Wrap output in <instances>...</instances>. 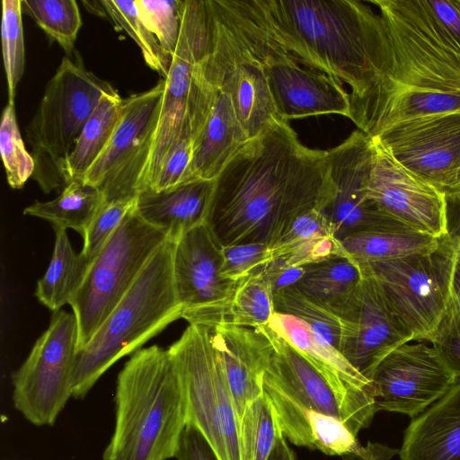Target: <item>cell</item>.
<instances>
[{
  "instance_id": "6da1fadb",
  "label": "cell",
  "mask_w": 460,
  "mask_h": 460,
  "mask_svg": "<svg viewBox=\"0 0 460 460\" xmlns=\"http://www.w3.org/2000/svg\"><path fill=\"white\" fill-rule=\"evenodd\" d=\"M332 193L327 152L303 145L279 119L250 139L214 180L207 224L222 247H272L297 217L322 211Z\"/></svg>"
},
{
  "instance_id": "7a4b0ae2",
  "label": "cell",
  "mask_w": 460,
  "mask_h": 460,
  "mask_svg": "<svg viewBox=\"0 0 460 460\" xmlns=\"http://www.w3.org/2000/svg\"><path fill=\"white\" fill-rule=\"evenodd\" d=\"M380 15L368 93L351 120L373 137L420 116L460 113V46L425 0H370Z\"/></svg>"
},
{
  "instance_id": "3957f363",
  "label": "cell",
  "mask_w": 460,
  "mask_h": 460,
  "mask_svg": "<svg viewBox=\"0 0 460 460\" xmlns=\"http://www.w3.org/2000/svg\"><path fill=\"white\" fill-rule=\"evenodd\" d=\"M253 4L273 36L301 65L349 84L351 119L371 85L379 13L358 0Z\"/></svg>"
},
{
  "instance_id": "277c9868",
  "label": "cell",
  "mask_w": 460,
  "mask_h": 460,
  "mask_svg": "<svg viewBox=\"0 0 460 460\" xmlns=\"http://www.w3.org/2000/svg\"><path fill=\"white\" fill-rule=\"evenodd\" d=\"M115 423L102 460H169L187 425L183 381L169 349H139L119 371Z\"/></svg>"
},
{
  "instance_id": "5b68a950",
  "label": "cell",
  "mask_w": 460,
  "mask_h": 460,
  "mask_svg": "<svg viewBox=\"0 0 460 460\" xmlns=\"http://www.w3.org/2000/svg\"><path fill=\"white\" fill-rule=\"evenodd\" d=\"M174 242L153 254L128 293L90 341L76 351L72 397L82 399L119 358L136 352L182 316L172 276Z\"/></svg>"
},
{
  "instance_id": "8992f818",
  "label": "cell",
  "mask_w": 460,
  "mask_h": 460,
  "mask_svg": "<svg viewBox=\"0 0 460 460\" xmlns=\"http://www.w3.org/2000/svg\"><path fill=\"white\" fill-rule=\"evenodd\" d=\"M115 91L79 61L62 58L25 128L35 163L32 179L43 192L61 191L70 183L67 160L102 95Z\"/></svg>"
},
{
  "instance_id": "52a82bcc",
  "label": "cell",
  "mask_w": 460,
  "mask_h": 460,
  "mask_svg": "<svg viewBox=\"0 0 460 460\" xmlns=\"http://www.w3.org/2000/svg\"><path fill=\"white\" fill-rule=\"evenodd\" d=\"M169 351L181 373L187 423L196 426L219 460H243L240 420L212 327L189 323Z\"/></svg>"
},
{
  "instance_id": "ba28073f",
  "label": "cell",
  "mask_w": 460,
  "mask_h": 460,
  "mask_svg": "<svg viewBox=\"0 0 460 460\" xmlns=\"http://www.w3.org/2000/svg\"><path fill=\"white\" fill-rule=\"evenodd\" d=\"M135 208L128 213L91 262L69 304L77 323V350L90 341L153 254L167 240L163 232L142 220Z\"/></svg>"
},
{
  "instance_id": "9c48e42d",
  "label": "cell",
  "mask_w": 460,
  "mask_h": 460,
  "mask_svg": "<svg viewBox=\"0 0 460 460\" xmlns=\"http://www.w3.org/2000/svg\"><path fill=\"white\" fill-rule=\"evenodd\" d=\"M458 256L446 234L432 252L367 264L413 341H429L445 316Z\"/></svg>"
},
{
  "instance_id": "30bf717a",
  "label": "cell",
  "mask_w": 460,
  "mask_h": 460,
  "mask_svg": "<svg viewBox=\"0 0 460 460\" xmlns=\"http://www.w3.org/2000/svg\"><path fill=\"white\" fill-rule=\"evenodd\" d=\"M239 36L263 69L280 119L339 114L350 119L349 93L342 83L301 65L260 20H249Z\"/></svg>"
},
{
  "instance_id": "8fae6325",
  "label": "cell",
  "mask_w": 460,
  "mask_h": 460,
  "mask_svg": "<svg viewBox=\"0 0 460 460\" xmlns=\"http://www.w3.org/2000/svg\"><path fill=\"white\" fill-rule=\"evenodd\" d=\"M165 82L122 100L117 128L84 177L106 202L134 199L146 189Z\"/></svg>"
},
{
  "instance_id": "7c38bea8",
  "label": "cell",
  "mask_w": 460,
  "mask_h": 460,
  "mask_svg": "<svg viewBox=\"0 0 460 460\" xmlns=\"http://www.w3.org/2000/svg\"><path fill=\"white\" fill-rule=\"evenodd\" d=\"M77 323L74 313L53 312L48 329L13 374L14 408L36 426H52L72 397Z\"/></svg>"
},
{
  "instance_id": "4fadbf2b",
  "label": "cell",
  "mask_w": 460,
  "mask_h": 460,
  "mask_svg": "<svg viewBox=\"0 0 460 460\" xmlns=\"http://www.w3.org/2000/svg\"><path fill=\"white\" fill-rule=\"evenodd\" d=\"M211 38L200 62L206 79L226 94L250 139L261 135L280 118L263 69L236 33L208 0Z\"/></svg>"
},
{
  "instance_id": "5bb4252c",
  "label": "cell",
  "mask_w": 460,
  "mask_h": 460,
  "mask_svg": "<svg viewBox=\"0 0 460 460\" xmlns=\"http://www.w3.org/2000/svg\"><path fill=\"white\" fill-rule=\"evenodd\" d=\"M167 77L146 189L152 186L171 152L197 137L211 111L216 89L206 79L202 49L179 35Z\"/></svg>"
},
{
  "instance_id": "9a60e30c",
  "label": "cell",
  "mask_w": 460,
  "mask_h": 460,
  "mask_svg": "<svg viewBox=\"0 0 460 460\" xmlns=\"http://www.w3.org/2000/svg\"><path fill=\"white\" fill-rule=\"evenodd\" d=\"M256 329L273 348L264 380L303 406L338 418L355 436L370 425L376 411L369 394L333 384L269 323Z\"/></svg>"
},
{
  "instance_id": "2e32d148",
  "label": "cell",
  "mask_w": 460,
  "mask_h": 460,
  "mask_svg": "<svg viewBox=\"0 0 460 460\" xmlns=\"http://www.w3.org/2000/svg\"><path fill=\"white\" fill-rule=\"evenodd\" d=\"M456 380L430 342L410 341L376 367L370 379L375 409L413 419L445 395Z\"/></svg>"
},
{
  "instance_id": "e0dca14e",
  "label": "cell",
  "mask_w": 460,
  "mask_h": 460,
  "mask_svg": "<svg viewBox=\"0 0 460 460\" xmlns=\"http://www.w3.org/2000/svg\"><path fill=\"white\" fill-rule=\"evenodd\" d=\"M326 152L332 193L321 212L340 241L363 232L413 230L385 214L367 197L369 136L357 129Z\"/></svg>"
},
{
  "instance_id": "ac0fdd59",
  "label": "cell",
  "mask_w": 460,
  "mask_h": 460,
  "mask_svg": "<svg viewBox=\"0 0 460 460\" xmlns=\"http://www.w3.org/2000/svg\"><path fill=\"white\" fill-rule=\"evenodd\" d=\"M367 194L385 214L438 239L447 231L446 193L406 169L377 137H370Z\"/></svg>"
},
{
  "instance_id": "d6986e66",
  "label": "cell",
  "mask_w": 460,
  "mask_h": 460,
  "mask_svg": "<svg viewBox=\"0 0 460 460\" xmlns=\"http://www.w3.org/2000/svg\"><path fill=\"white\" fill-rule=\"evenodd\" d=\"M406 169L445 193L460 168V113L414 118L376 136Z\"/></svg>"
},
{
  "instance_id": "ffe728a7",
  "label": "cell",
  "mask_w": 460,
  "mask_h": 460,
  "mask_svg": "<svg viewBox=\"0 0 460 460\" xmlns=\"http://www.w3.org/2000/svg\"><path fill=\"white\" fill-rule=\"evenodd\" d=\"M360 265L362 279L341 312L348 323L341 353L370 382L378 364L413 338L389 307L369 267Z\"/></svg>"
},
{
  "instance_id": "44dd1931",
  "label": "cell",
  "mask_w": 460,
  "mask_h": 460,
  "mask_svg": "<svg viewBox=\"0 0 460 460\" xmlns=\"http://www.w3.org/2000/svg\"><path fill=\"white\" fill-rule=\"evenodd\" d=\"M222 246L207 223L174 242V288L183 309L181 318L189 323H196L233 295L238 281L222 276Z\"/></svg>"
},
{
  "instance_id": "7402d4cb",
  "label": "cell",
  "mask_w": 460,
  "mask_h": 460,
  "mask_svg": "<svg viewBox=\"0 0 460 460\" xmlns=\"http://www.w3.org/2000/svg\"><path fill=\"white\" fill-rule=\"evenodd\" d=\"M212 341L221 356L240 420L246 407L264 393L272 345L260 329L236 325L212 327Z\"/></svg>"
},
{
  "instance_id": "603a6c76",
  "label": "cell",
  "mask_w": 460,
  "mask_h": 460,
  "mask_svg": "<svg viewBox=\"0 0 460 460\" xmlns=\"http://www.w3.org/2000/svg\"><path fill=\"white\" fill-rule=\"evenodd\" d=\"M214 180L196 179L175 187L145 189L136 199V212L148 225L176 242L183 234L207 223Z\"/></svg>"
},
{
  "instance_id": "cb8c5ba5",
  "label": "cell",
  "mask_w": 460,
  "mask_h": 460,
  "mask_svg": "<svg viewBox=\"0 0 460 460\" xmlns=\"http://www.w3.org/2000/svg\"><path fill=\"white\" fill-rule=\"evenodd\" d=\"M264 391L275 407L284 437L293 444L341 456L361 447L338 418L303 406L266 380Z\"/></svg>"
},
{
  "instance_id": "d4e9b609",
  "label": "cell",
  "mask_w": 460,
  "mask_h": 460,
  "mask_svg": "<svg viewBox=\"0 0 460 460\" xmlns=\"http://www.w3.org/2000/svg\"><path fill=\"white\" fill-rule=\"evenodd\" d=\"M399 456L401 460H460V380L412 419Z\"/></svg>"
},
{
  "instance_id": "484cf974",
  "label": "cell",
  "mask_w": 460,
  "mask_h": 460,
  "mask_svg": "<svg viewBox=\"0 0 460 460\" xmlns=\"http://www.w3.org/2000/svg\"><path fill=\"white\" fill-rule=\"evenodd\" d=\"M215 100L202 129L193 140L192 170L197 179L215 180L250 140L230 98L216 89Z\"/></svg>"
},
{
  "instance_id": "4316f807",
  "label": "cell",
  "mask_w": 460,
  "mask_h": 460,
  "mask_svg": "<svg viewBox=\"0 0 460 460\" xmlns=\"http://www.w3.org/2000/svg\"><path fill=\"white\" fill-rule=\"evenodd\" d=\"M269 324L333 384L350 392L367 393L372 396L371 383L305 322L293 315L276 313Z\"/></svg>"
},
{
  "instance_id": "83f0119b",
  "label": "cell",
  "mask_w": 460,
  "mask_h": 460,
  "mask_svg": "<svg viewBox=\"0 0 460 460\" xmlns=\"http://www.w3.org/2000/svg\"><path fill=\"white\" fill-rule=\"evenodd\" d=\"M274 259L291 267H305L336 256H345L341 241L318 209L297 217L289 229L271 247Z\"/></svg>"
},
{
  "instance_id": "f1b7e54d",
  "label": "cell",
  "mask_w": 460,
  "mask_h": 460,
  "mask_svg": "<svg viewBox=\"0 0 460 460\" xmlns=\"http://www.w3.org/2000/svg\"><path fill=\"white\" fill-rule=\"evenodd\" d=\"M263 270L238 281L231 297L196 323L254 329L267 325L276 310L272 286Z\"/></svg>"
},
{
  "instance_id": "f546056e",
  "label": "cell",
  "mask_w": 460,
  "mask_h": 460,
  "mask_svg": "<svg viewBox=\"0 0 460 460\" xmlns=\"http://www.w3.org/2000/svg\"><path fill=\"white\" fill-rule=\"evenodd\" d=\"M341 243L345 256L358 264H370L432 252L439 239L416 230H386L354 234Z\"/></svg>"
},
{
  "instance_id": "4dcf8cb0",
  "label": "cell",
  "mask_w": 460,
  "mask_h": 460,
  "mask_svg": "<svg viewBox=\"0 0 460 460\" xmlns=\"http://www.w3.org/2000/svg\"><path fill=\"white\" fill-rule=\"evenodd\" d=\"M56 239L51 260L45 274L38 280L35 296L52 312L70 304L80 288L90 262L80 252L76 253L66 234V230L56 229Z\"/></svg>"
},
{
  "instance_id": "1f68e13d",
  "label": "cell",
  "mask_w": 460,
  "mask_h": 460,
  "mask_svg": "<svg viewBox=\"0 0 460 460\" xmlns=\"http://www.w3.org/2000/svg\"><path fill=\"white\" fill-rule=\"evenodd\" d=\"M104 203L105 199L96 187L75 180L57 198L35 201L24 208L23 214L49 222L54 230L70 228L83 236Z\"/></svg>"
},
{
  "instance_id": "d6a6232c",
  "label": "cell",
  "mask_w": 460,
  "mask_h": 460,
  "mask_svg": "<svg viewBox=\"0 0 460 460\" xmlns=\"http://www.w3.org/2000/svg\"><path fill=\"white\" fill-rule=\"evenodd\" d=\"M363 276L360 264L347 256H336L305 266L294 286L341 314Z\"/></svg>"
},
{
  "instance_id": "836d02e7",
  "label": "cell",
  "mask_w": 460,
  "mask_h": 460,
  "mask_svg": "<svg viewBox=\"0 0 460 460\" xmlns=\"http://www.w3.org/2000/svg\"><path fill=\"white\" fill-rule=\"evenodd\" d=\"M122 100L117 91L101 98L67 160L66 174L70 182L83 181L106 148L119 123Z\"/></svg>"
},
{
  "instance_id": "e575fe53",
  "label": "cell",
  "mask_w": 460,
  "mask_h": 460,
  "mask_svg": "<svg viewBox=\"0 0 460 460\" xmlns=\"http://www.w3.org/2000/svg\"><path fill=\"white\" fill-rule=\"evenodd\" d=\"M274 306L276 313L293 315L305 322L341 352L348 334V323L341 314L294 285L274 293Z\"/></svg>"
},
{
  "instance_id": "d590c367",
  "label": "cell",
  "mask_w": 460,
  "mask_h": 460,
  "mask_svg": "<svg viewBox=\"0 0 460 460\" xmlns=\"http://www.w3.org/2000/svg\"><path fill=\"white\" fill-rule=\"evenodd\" d=\"M283 435L275 407L264 391L246 407L240 420L243 459L268 460Z\"/></svg>"
},
{
  "instance_id": "8d00e7d4",
  "label": "cell",
  "mask_w": 460,
  "mask_h": 460,
  "mask_svg": "<svg viewBox=\"0 0 460 460\" xmlns=\"http://www.w3.org/2000/svg\"><path fill=\"white\" fill-rule=\"evenodd\" d=\"M22 12L31 16L51 41L72 54L82 25L75 0H22Z\"/></svg>"
},
{
  "instance_id": "74e56055",
  "label": "cell",
  "mask_w": 460,
  "mask_h": 460,
  "mask_svg": "<svg viewBox=\"0 0 460 460\" xmlns=\"http://www.w3.org/2000/svg\"><path fill=\"white\" fill-rule=\"evenodd\" d=\"M105 13L139 47L146 65L163 79L168 75L172 58L161 47L157 38L142 19L135 0H101Z\"/></svg>"
},
{
  "instance_id": "f35d334b",
  "label": "cell",
  "mask_w": 460,
  "mask_h": 460,
  "mask_svg": "<svg viewBox=\"0 0 460 460\" xmlns=\"http://www.w3.org/2000/svg\"><path fill=\"white\" fill-rule=\"evenodd\" d=\"M22 1L2 2V51L7 82L8 103L14 105L16 88L23 75L25 51Z\"/></svg>"
},
{
  "instance_id": "ab89813d",
  "label": "cell",
  "mask_w": 460,
  "mask_h": 460,
  "mask_svg": "<svg viewBox=\"0 0 460 460\" xmlns=\"http://www.w3.org/2000/svg\"><path fill=\"white\" fill-rule=\"evenodd\" d=\"M0 153L8 184L13 189H22L32 177L35 163L21 137L14 105L10 103L4 108L1 117Z\"/></svg>"
},
{
  "instance_id": "60d3db41",
  "label": "cell",
  "mask_w": 460,
  "mask_h": 460,
  "mask_svg": "<svg viewBox=\"0 0 460 460\" xmlns=\"http://www.w3.org/2000/svg\"><path fill=\"white\" fill-rule=\"evenodd\" d=\"M146 26L163 49L172 56L180 32V0H135Z\"/></svg>"
},
{
  "instance_id": "b9f144b4",
  "label": "cell",
  "mask_w": 460,
  "mask_h": 460,
  "mask_svg": "<svg viewBox=\"0 0 460 460\" xmlns=\"http://www.w3.org/2000/svg\"><path fill=\"white\" fill-rule=\"evenodd\" d=\"M136 198L106 202L83 235L81 253L90 262L100 253L121 221L136 207Z\"/></svg>"
},
{
  "instance_id": "7bdbcfd3",
  "label": "cell",
  "mask_w": 460,
  "mask_h": 460,
  "mask_svg": "<svg viewBox=\"0 0 460 460\" xmlns=\"http://www.w3.org/2000/svg\"><path fill=\"white\" fill-rule=\"evenodd\" d=\"M222 252V276L234 282L261 271L273 261L271 247L262 243L226 246Z\"/></svg>"
},
{
  "instance_id": "ee69618b",
  "label": "cell",
  "mask_w": 460,
  "mask_h": 460,
  "mask_svg": "<svg viewBox=\"0 0 460 460\" xmlns=\"http://www.w3.org/2000/svg\"><path fill=\"white\" fill-rule=\"evenodd\" d=\"M429 342L437 349L456 378L460 380V316L451 301L445 316Z\"/></svg>"
},
{
  "instance_id": "f6af8a7d",
  "label": "cell",
  "mask_w": 460,
  "mask_h": 460,
  "mask_svg": "<svg viewBox=\"0 0 460 460\" xmlns=\"http://www.w3.org/2000/svg\"><path fill=\"white\" fill-rule=\"evenodd\" d=\"M193 141L182 140L171 152L156 179L148 189L163 190L196 180L192 170Z\"/></svg>"
},
{
  "instance_id": "bcb514c9",
  "label": "cell",
  "mask_w": 460,
  "mask_h": 460,
  "mask_svg": "<svg viewBox=\"0 0 460 460\" xmlns=\"http://www.w3.org/2000/svg\"><path fill=\"white\" fill-rule=\"evenodd\" d=\"M174 458L177 460H219L200 430L189 422L182 431Z\"/></svg>"
},
{
  "instance_id": "7dc6e473",
  "label": "cell",
  "mask_w": 460,
  "mask_h": 460,
  "mask_svg": "<svg viewBox=\"0 0 460 460\" xmlns=\"http://www.w3.org/2000/svg\"><path fill=\"white\" fill-rule=\"evenodd\" d=\"M441 26L460 46V0H425Z\"/></svg>"
},
{
  "instance_id": "c3c4849f",
  "label": "cell",
  "mask_w": 460,
  "mask_h": 460,
  "mask_svg": "<svg viewBox=\"0 0 460 460\" xmlns=\"http://www.w3.org/2000/svg\"><path fill=\"white\" fill-rule=\"evenodd\" d=\"M263 270L271 283L274 294L296 284L305 273V267H291L279 259H274Z\"/></svg>"
},
{
  "instance_id": "681fc988",
  "label": "cell",
  "mask_w": 460,
  "mask_h": 460,
  "mask_svg": "<svg viewBox=\"0 0 460 460\" xmlns=\"http://www.w3.org/2000/svg\"><path fill=\"white\" fill-rule=\"evenodd\" d=\"M447 235L460 254V193L447 194Z\"/></svg>"
},
{
  "instance_id": "f907efd6",
  "label": "cell",
  "mask_w": 460,
  "mask_h": 460,
  "mask_svg": "<svg viewBox=\"0 0 460 460\" xmlns=\"http://www.w3.org/2000/svg\"><path fill=\"white\" fill-rule=\"evenodd\" d=\"M399 449L380 443L367 442L358 450L342 456L344 460H391Z\"/></svg>"
},
{
  "instance_id": "816d5d0a",
  "label": "cell",
  "mask_w": 460,
  "mask_h": 460,
  "mask_svg": "<svg viewBox=\"0 0 460 460\" xmlns=\"http://www.w3.org/2000/svg\"><path fill=\"white\" fill-rule=\"evenodd\" d=\"M268 460H296L292 449L287 444L284 435L277 440Z\"/></svg>"
},
{
  "instance_id": "f5cc1de1",
  "label": "cell",
  "mask_w": 460,
  "mask_h": 460,
  "mask_svg": "<svg viewBox=\"0 0 460 460\" xmlns=\"http://www.w3.org/2000/svg\"><path fill=\"white\" fill-rule=\"evenodd\" d=\"M451 303L460 316V271L456 269Z\"/></svg>"
},
{
  "instance_id": "db71d44e",
  "label": "cell",
  "mask_w": 460,
  "mask_h": 460,
  "mask_svg": "<svg viewBox=\"0 0 460 460\" xmlns=\"http://www.w3.org/2000/svg\"><path fill=\"white\" fill-rule=\"evenodd\" d=\"M456 193H460V168H459V170L457 172V175H456V178L454 185L451 187L450 190H448L446 192V195H447V194H456Z\"/></svg>"
},
{
  "instance_id": "11a10c76",
  "label": "cell",
  "mask_w": 460,
  "mask_h": 460,
  "mask_svg": "<svg viewBox=\"0 0 460 460\" xmlns=\"http://www.w3.org/2000/svg\"><path fill=\"white\" fill-rule=\"evenodd\" d=\"M456 269L460 271V254L458 256V261H457Z\"/></svg>"
}]
</instances>
